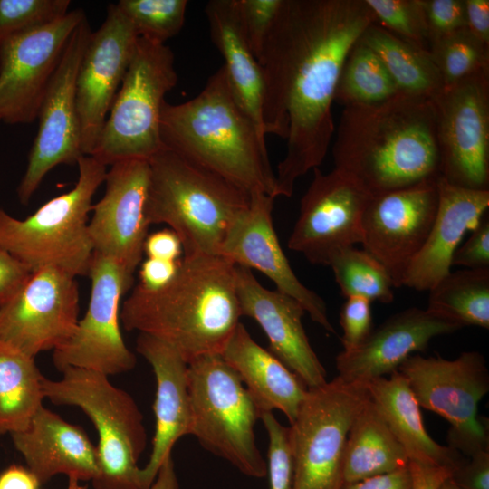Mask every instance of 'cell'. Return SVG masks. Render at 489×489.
Instances as JSON below:
<instances>
[{"label": "cell", "instance_id": "obj_32", "mask_svg": "<svg viewBox=\"0 0 489 489\" xmlns=\"http://www.w3.org/2000/svg\"><path fill=\"white\" fill-rule=\"evenodd\" d=\"M34 358L0 340V435L24 430L45 398Z\"/></svg>", "mask_w": 489, "mask_h": 489}, {"label": "cell", "instance_id": "obj_8", "mask_svg": "<svg viewBox=\"0 0 489 489\" xmlns=\"http://www.w3.org/2000/svg\"><path fill=\"white\" fill-rule=\"evenodd\" d=\"M192 429L200 445L254 478L267 475L255 440L261 412L237 374L220 354L187 364Z\"/></svg>", "mask_w": 489, "mask_h": 489}, {"label": "cell", "instance_id": "obj_51", "mask_svg": "<svg viewBox=\"0 0 489 489\" xmlns=\"http://www.w3.org/2000/svg\"><path fill=\"white\" fill-rule=\"evenodd\" d=\"M409 468L413 478L412 489H436L452 475L453 469L446 466H434L410 461Z\"/></svg>", "mask_w": 489, "mask_h": 489}, {"label": "cell", "instance_id": "obj_4", "mask_svg": "<svg viewBox=\"0 0 489 489\" xmlns=\"http://www.w3.org/2000/svg\"><path fill=\"white\" fill-rule=\"evenodd\" d=\"M163 148L223 177L247 194L278 197L266 136L244 111L221 66L192 99L165 101Z\"/></svg>", "mask_w": 489, "mask_h": 489}, {"label": "cell", "instance_id": "obj_10", "mask_svg": "<svg viewBox=\"0 0 489 489\" xmlns=\"http://www.w3.org/2000/svg\"><path fill=\"white\" fill-rule=\"evenodd\" d=\"M369 399L365 385L337 376L309 388L288 427L292 457V489H340L350 426Z\"/></svg>", "mask_w": 489, "mask_h": 489}, {"label": "cell", "instance_id": "obj_50", "mask_svg": "<svg viewBox=\"0 0 489 489\" xmlns=\"http://www.w3.org/2000/svg\"><path fill=\"white\" fill-rule=\"evenodd\" d=\"M464 1L466 29L479 41L489 45V1Z\"/></svg>", "mask_w": 489, "mask_h": 489}, {"label": "cell", "instance_id": "obj_31", "mask_svg": "<svg viewBox=\"0 0 489 489\" xmlns=\"http://www.w3.org/2000/svg\"><path fill=\"white\" fill-rule=\"evenodd\" d=\"M360 41L378 55L399 92L433 99L443 89L429 51L398 37L377 23L365 30Z\"/></svg>", "mask_w": 489, "mask_h": 489}, {"label": "cell", "instance_id": "obj_36", "mask_svg": "<svg viewBox=\"0 0 489 489\" xmlns=\"http://www.w3.org/2000/svg\"><path fill=\"white\" fill-rule=\"evenodd\" d=\"M429 53L444 86L489 71V45L475 38L466 27L430 43Z\"/></svg>", "mask_w": 489, "mask_h": 489}, {"label": "cell", "instance_id": "obj_21", "mask_svg": "<svg viewBox=\"0 0 489 489\" xmlns=\"http://www.w3.org/2000/svg\"><path fill=\"white\" fill-rule=\"evenodd\" d=\"M274 199L260 192L250 194L249 204L233 222L219 255L267 276L276 290L296 300L314 322L335 334L324 300L299 280L281 247L273 222Z\"/></svg>", "mask_w": 489, "mask_h": 489}, {"label": "cell", "instance_id": "obj_17", "mask_svg": "<svg viewBox=\"0 0 489 489\" xmlns=\"http://www.w3.org/2000/svg\"><path fill=\"white\" fill-rule=\"evenodd\" d=\"M85 16L82 9L70 10L0 44V121L24 124L37 119L66 44Z\"/></svg>", "mask_w": 489, "mask_h": 489}, {"label": "cell", "instance_id": "obj_11", "mask_svg": "<svg viewBox=\"0 0 489 489\" xmlns=\"http://www.w3.org/2000/svg\"><path fill=\"white\" fill-rule=\"evenodd\" d=\"M398 371L420 408L450 424L448 446L468 457L489 450L488 420L478 414V404L489 390V372L481 353L465 351L454 360L413 354Z\"/></svg>", "mask_w": 489, "mask_h": 489}, {"label": "cell", "instance_id": "obj_25", "mask_svg": "<svg viewBox=\"0 0 489 489\" xmlns=\"http://www.w3.org/2000/svg\"><path fill=\"white\" fill-rule=\"evenodd\" d=\"M438 205L428 236L411 263L402 286L429 291L450 273L452 257L465 235L487 213L489 189H470L437 180Z\"/></svg>", "mask_w": 489, "mask_h": 489}, {"label": "cell", "instance_id": "obj_34", "mask_svg": "<svg viewBox=\"0 0 489 489\" xmlns=\"http://www.w3.org/2000/svg\"><path fill=\"white\" fill-rule=\"evenodd\" d=\"M398 92L380 59L360 38L344 60L334 101L343 108L371 105L385 101Z\"/></svg>", "mask_w": 489, "mask_h": 489}, {"label": "cell", "instance_id": "obj_3", "mask_svg": "<svg viewBox=\"0 0 489 489\" xmlns=\"http://www.w3.org/2000/svg\"><path fill=\"white\" fill-rule=\"evenodd\" d=\"M235 267L220 255H183L164 286L133 288L122 303L120 323L168 344L187 364L221 354L242 316Z\"/></svg>", "mask_w": 489, "mask_h": 489}, {"label": "cell", "instance_id": "obj_48", "mask_svg": "<svg viewBox=\"0 0 489 489\" xmlns=\"http://www.w3.org/2000/svg\"><path fill=\"white\" fill-rule=\"evenodd\" d=\"M413 478L409 465L389 473L353 483H344L340 489H412Z\"/></svg>", "mask_w": 489, "mask_h": 489}, {"label": "cell", "instance_id": "obj_16", "mask_svg": "<svg viewBox=\"0 0 489 489\" xmlns=\"http://www.w3.org/2000/svg\"><path fill=\"white\" fill-rule=\"evenodd\" d=\"M79 309L76 277L53 267L34 271L0 306V340L33 358L55 350L75 331Z\"/></svg>", "mask_w": 489, "mask_h": 489}, {"label": "cell", "instance_id": "obj_39", "mask_svg": "<svg viewBox=\"0 0 489 489\" xmlns=\"http://www.w3.org/2000/svg\"><path fill=\"white\" fill-rule=\"evenodd\" d=\"M70 0H0V44L68 14Z\"/></svg>", "mask_w": 489, "mask_h": 489}, {"label": "cell", "instance_id": "obj_6", "mask_svg": "<svg viewBox=\"0 0 489 489\" xmlns=\"http://www.w3.org/2000/svg\"><path fill=\"white\" fill-rule=\"evenodd\" d=\"M78 180L25 219L0 207V246L32 272L53 267L71 275H88L93 247L88 232L92 197L104 182L107 166L91 156L77 162Z\"/></svg>", "mask_w": 489, "mask_h": 489}, {"label": "cell", "instance_id": "obj_54", "mask_svg": "<svg viewBox=\"0 0 489 489\" xmlns=\"http://www.w3.org/2000/svg\"><path fill=\"white\" fill-rule=\"evenodd\" d=\"M436 489H460L459 486L451 478V475L443 481Z\"/></svg>", "mask_w": 489, "mask_h": 489}, {"label": "cell", "instance_id": "obj_55", "mask_svg": "<svg viewBox=\"0 0 489 489\" xmlns=\"http://www.w3.org/2000/svg\"><path fill=\"white\" fill-rule=\"evenodd\" d=\"M80 483L76 478L69 477L66 489H87L85 485L82 486Z\"/></svg>", "mask_w": 489, "mask_h": 489}, {"label": "cell", "instance_id": "obj_28", "mask_svg": "<svg viewBox=\"0 0 489 489\" xmlns=\"http://www.w3.org/2000/svg\"><path fill=\"white\" fill-rule=\"evenodd\" d=\"M365 386L410 461L453 470L458 465L463 459L461 454L448 446H441L427 432L420 406L399 371L374 379Z\"/></svg>", "mask_w": 489, "mask_h": 489}, {"label": "cell", "instance_id": "obj_15", "mask_svg": "<svg viewBox=\"0 0 489 489\" xmlns=\"http://www.w3.org/2000/svg\"><path fill=\"white\" fill-rule=\"evenodd\" d=\"M371 195L348 173L313 169L288 247L313 264L328 266L339 251L362 241V220Z\"/></svg>", "mask_w": 489, "mask_h": 489}, {"label": "cell", "instance_id": "obj_19", "mask_svg": "<svg viewBox=\"0 0 489 489\" xmlns=\"http://www.w3.org/2000/svg\"><path fill=\"white\" fill-rule=\"evenodd\" d=\"M139 35L115 4L91 32L76 79L82 150L91 156L133 55Z\"/></svg>", "mask_w": 489, "mask_h": 489}, {"label": "cell", "instance_id": "obj_44", "mask_svg": "<svg viewBox=\"0 0 489 489\" xmlns=\"http://www.w3.org/2000/svg\"><path fill=\"white\" fill-rule=\"evenodd\" d=\"M452 265L466 269L489 268V216L486 213L471 231L465 243L460 244L452 257Z\"/></svg>", "mask_w": 489, "mask_h": 489}, {"label": "cell", "instance_id": "obj_12", "mask_svg": "<svg viewBox=\"0 0 489 489\" xmlns=\"http://www.w3.org/2000/svg\"><path fill=\"white\" fill-rule=\"evenodd\" d=\"M87 276L91 289L86 313L68 341L53 350V365L60 372L67 368L91 369L107 376L129 371L137 358L121 334L120 301L132 287L133 277L114 260L95 252Z\"/></svg>", "mask_w": 489, "mask_h": 489}, {"label": "cell", "instance_id": "obj_41", "mask_svg": "<svg viewBox=\"0 0 489 489\" xmlns=\"http://www.w3.org/2000/svg\"><path fill=\"white\" fill-rule=\"evenodd\" d=\"M283 0H236L242 25L255 57L277 16Z\"/></svg>", "mask_w": 489, "mask_h": 489}, {"label": "cell", "instance_id": "obj_40", "mask_svg": "<svg viewBox=\"0 0 489 489\" xmlns=\"http://www.w3.org/2000/svg\"><path fill=\"white\" fill-rule=\"evenodd\" d=\"M260 419L268 434L267 475L270 489H292L293 465L289 430L273 412H264Z\"/></svg>", "mask_w": 489, "mask_h": 489}, {"label": "cell", "instance_id": "obj_20", "mask_svg": "<svg viewBox=\"0 0 489 489\" xmlns=\"http://www.w3.org/2000/svg\"><path fill=\"white\" fill-rule=\"evenodd\" d=\"M105 193L92 205L88 232L93 252L114 260L133 277L143 256L149 225L145 205L149 182L147 159H126L107 170Z\"/></svg>", "mask_w": 489, "mask_h": 489}, {"label": "cell", "instance_id": "obj_27", "mask_svg": "<svg viewBox=\"0 0 489 489\" xmlns=\"http://www.w3.org/2000/svg\"><path fill=\"white\" fill-rule=\"evenodd\" d=\"M237 374L261 414L282 411L295 419L309 388L269 350L259 345L240 322L221 352Z\"/></svg>", "mask_w": 489, "mask_h": 489}, {"label": "cell", "instance_id": "obj_30", "mask_svg": "<svg viewBox=\"0 0 489 489\" xmlns=\"http://www.w3.org/2000/svg\"><path fill=\"white\" fill-rule=\"evenodd\" d=\"M409 458L369 399L355 417L346 441L342 478L353 483L408 466Z\"/></svg>", "mask_w": 489, "mask_h": 489}, {"label": "cell", "instance_id": "obj_22", "mask_svg": "<svg viewBox=\"0 0 489 489\" xmlns=\"http://www.w3.org/2000/svg\"><path fill=\"white\" fill-rule=\"evenodd\" d=\"M235 277L242 316L250 317L262 328L269 340V351L308 388L325 384L326 369L302 324L303 307L276 289H266L246 267L235 265Z\"/></svg>", "mask_w": 489, "mask_h": 489}, {"label": "cell", "instance_id": "obj_26", "mask_svg": "<svg viewBox=\"0 0 489 489\" xmlns=\"http://www.w3.org/2000/svg\"><path fill=\"white\" fill-rule=\"evenodd\" d=\"M11 437L26 467L42 485L58 475L80 482H92L98 475L97 447L86 431L44 406L24 430Z\"/></svg>", "mask_w": 489, "mask_h": 489}, {"label": "cell", "instance_id": "obj_49", "mask_svg": "<svg viewBox=\"0 0 489 489\" xmlns=\"http://www.w3.org/2000/svg\"><path fill=\"white\" fill-rule=\"evenodd\" d=\"M179 261L172 262L147 258L140 263L139 284L151 290L164 286L175 275Z\"/></svg>", "mask_w": 489, "mask_h": 489}, {"label": "cell", "instance_id": "obj_33", "mask_svg": "<svg viewBox=\"0 0 489 489\" xmlns=\"http://www.w3.org/2000/svg\"><path fill=\"white\" fill-rule=\"evenodd\" d=\"M428 292L430 312L462 327L489 329V268L450 272Z\"/></svg>", "mask_w": 489, "mask_h": 489}, {"label": "cell", "instance_id": "obj_53", "mask_svg": "<svg viewBox=\"0 0 489 489\" xmlns=\"http://www.w3.org/2000/svg\"><path fill=\"white\" fill-rule=\"evenodd\" d=\"M149 489H179L172 455L164 461Z\"/></svg>", "mask_w": 489, "mask_h": 489}, {"label": "cell", "instance_id": "obj_2", "mask_svg": "<svg viewBox=\"0 0 489 489\" xmlns=\"http://www.w3.org/2000/svg\"><path fill=\"white\" fill-rule=\"evenodd\" d=\"M331 149L334 168L371 196L441 177L432 99L398 92L344 107Z\"/></svg>", "mask_w": 489, "mask_h": 489}, {"label": "cell", "instance_id": "obj_1", "mask_svg": "<svg viewBox=\"0 0 489 489\" xmlns=\"http://www.w3.org/2000/svg\"><path fill=\"white\" fill-rule=\"evenodd\" d=\"M375 23L365 0H283L256 56L264 132L286 141L275 173L278 197H291L296 181L323 162L342 64Z\"/></svg>", "mask_w": 489, "mask_h": 489}, {"label": "cell", "instance_id": "obj_9", "mask_svg": "<svg viewBox=\"0 0 489 489\" xmlns=\"http://www.w3.org/2000/svg\"><path fill=\"white\" fill-rule=\"evenodd\" d=\"M177 82L175 56L166 44L139 37L97 145L91 155L105 166L147 159L163 149L160 118Z\"/></svg>", "mask_w": 489, "mask_h": 489}, {"label": "cell", "instance_id": "obj_43", "mask_svg": "<svg viewBox=\"0 0 489 489\" xmlns=\"http://www.w3.org/2000/svg\"><path fill=\"white\" fill-rule=\"evenodd\" d=\"M429 44L465 28L464 0H423Z\"/></svg>", "mask_w": 489, "mask_h": 489}, {"label": "cell", "instance_id": "obj_45", "mask_svg": "<svg viewBox=\"0 0 489 489\" xmlns=\"http://www.w3.org/2000/svg\"><path fill=\"white\" fill-rule=\"evenodd\" d=\"M451 478L460 489H489V450L462 459Z\"/></svg>", "mask_w": 489, "mask_h": 489}, {"label": "cell", "instance_id": "obj_18", "mask_svg": "<svg viewBox=\"0 0 489 489\" xmlns=\"http://www.w3.org/2000/svg\"><path fill=\"white\" fill-rule=\"evenodd\" d=\"M437 180L372 196L362 220L363 249L401 287L411 263L422 249L434 223Z\"/></svg>", "mask_w": 489, "mask_h": 489}, {"label": "cell", "instance_id": "obj_23", "mask_svg": "<svg viewBox=\"0 0 489 489\" xmlns=\"http://www.w3.org/2000/svg\"><path fill=\"white\" fill-rule=\"evenodd\" d=\"M462 328L427 309H405L373 329L358 347L340 352L336 357L338 376L365 385L397 371L408 357L424 351L433 338Z\"/></svg>", "mask_w": 489, "mask_h": 489}, {"label": "cell", "instance_id": "obj_5", "mask_svg": "<svg viewBox=\"0 0 489 489\" xmlns=\"http://www.w3.org/2000/svg\"><path fill=\"white\" fill-rule=\"evenodd\" d=\"M148 224H165L183 255H219L233 222L250 195L223 177L163 149L149 159Z\"/></svg>", "mask_w": 489, "mask_h": 489}, {"label": "cell", "instance_id": "obj_37", "mask_svg": "<svg viewBox=\"0 0 489 489\" xmlns=\"http://www.w3.org/2000/svg\"><path fill=\"white\" fill-rule=\"evenodd\" d=\"M139 37L163 43L184 26L187 0H120L115 4Z\"/></svg>", "mask_w": 489, "mask_h": 489}, {"label": "cell", "instance_id": "obj_13", "mask_svg": "<svg viewBox=\"0 0 489 489\" xmlns=\"http://www.w3.org/2000/svg\"><path fill=\"white\" fill-rule=\"evenodd\" d=\"M441 178L489 189V71L444 86L434 97Z\"/></svg>", "mask_w": 489, "mask_h": 489}, {"label": "cell", "instance_id": "obj_7", "mask_svg": "<svg viewBox=\"0 0 489 489\" xmlns=\"http://www.w3.org/2000/svg\"><path fill=\"white\" fill-rule=\"evenodd\" d=\"M60 379L44 378V398L83 411L98 434L95 489H143L139 459L147 446L143 415L132 396L101 372L67 368Z\"/></svg>", "mask_w": 489, "mask_h": 489}, {"label": "cell", "instance_id": "obj_42", "mask_svg": "<svg viewBox=\"0 0 489 489\" xmlns=\"http://www.w3.org/2000/svg\"><path fill=\"white\" fill-rule=\"evenodd\" d=\"M340 324L343 350L358 347L373 330L371 302L359 296L347 297L340 309Z\"/></svg>", "mask_w": 489, "mask_h": 489}, {"label": "cell", "instance_id": "obj_24", "mask_svg": "<svg viewBox=\"0 0 489 489\" xmlns=\"http://www.w3.org/2000/svg\"><path fill=\"white\" fill-rule=\"evenodd\" d=\"M136 350L149 363L156 379L155 433L149 459L142 468L143 489H149L176 442L191 435L187 363L170 346L147 334L139 333Z\"/></svg>", "mask_w": 489, "mask_h": 489}, {"label": "cell", "instance_id": "obj_52", "mask_svg": "<svg viewBox=\"0 0 489 489\" xmlns=\"http://www.w3.org/2000/svg\"><path fill=\"white\" fill-rule=\"evenodd\" d=\"M41 486L27 467L12 465L0 473V489H41Z\"/></svg>", "mask_w": 489, "mask_h": 489}, {"label": "cell", "instance_id": "obj_14", "mask_svg": "<svg viewBox=\"0 0 489 489\" xmlns=\"http://www.w3.org/2000/svg\"><path fill=\"white\" fill-rule=\"evenodd\" d=\"M91 29L85 16L72 32L43 98L36 137L17 196L27 204L54 167L74 165L84 156L76 105V79Z\"/></svg>", "mask_w": 489, "mask_h": 489}, {"label": "cell", "instance_id": "obj_38", "mask_svg": "<svg viewBox=\"0 0 489 489\" xmlns=\"http://www.w3.org/2000/svg\"><path fill=\"white\" fill-rule=\"evenodd\" d=\"M376 23L398 37L429 51L423 0H365Z\"/></svg>", "mask_w": 489, "mask_h": 489}, {"label": "cell", "instance_id": "obj_35", "mask_svg": "<svg viewBox=\"0 0 489 489\" xmlns=\"http://www.w3.org/2000/svg\"><path fill=\"white\" fill-rule=\"evenodd\" d=\"M328 266L344 297L359 296L371 302H393L396 287L388 272L364 249L346 247L332 256Z\"/></svg>", "mask_w": 489, "mask_h": 489}, {"label": "cell", "instance_id": "obj_46", "mask_svg": "<svg viewBox=\"0 0 489 489\" xmlns=\"http://www.w3.org/2000/svg\"><path fill=\"white\" fill-rule=\"evenodd\" d=\"M33 272L0 246V306L10 300Z\"/></svg>", "mask_w": 489, "mask_h": 489}, {"label": "cell", "instance_id": "obj_47", "mask_svg": "<svg viewBox=\"0 0 489 489\" xmlns=\"http://www.w3.org/2000/svg\"><path fill=\"white\" fill-rule=\"evenodd\" d=\"M143 254L147 258L176 262L182 258L183 247L178 236L169 228H166L148 234Z\"/></svg>", "mask_w": 489, "mask_h": 489}, {"label": "cell", "instance_id": "obj_29", "mask_svg": "<svg viewBox=\"0 0 489 489\" xmlns=\"http://www.w3.org/2000/svg\"><path fill=\"white\" fill-rule=\"evenodd\" d=\"M204 11L211 41L225 61L223 66L233 91L244 111L264 134L262 72L244 34L236 0H210Z\"/></svg>", "mask_w": 489, "mask_h": 489}]
</instances>
